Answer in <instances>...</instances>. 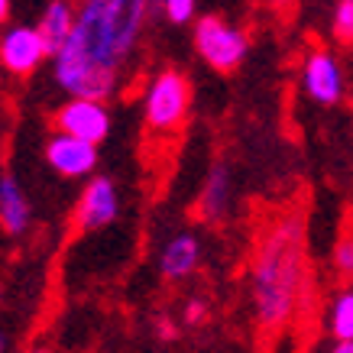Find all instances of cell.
<instances>
[{"instance_id": "obj_1", "label": "cell", "mask_w": 353, "mask_h": 353, "mask_svg": "<svg viewBox=\"0 0 353 353\" xmlns=\"http://www.w3.org/2000/svg\"><path fill=\"white\" fill-rule=\"evenodd\" d=\"M152 0H78L75 26L52 55V78L68 97L110 101L137 59Z\"/></svg>"}, {"instance_id": "obj_2", "label": "cell", "mask_w": 353, "mask_h": 353, "mask_svg": "<svg viewBox=\"0 0 353 353\" xmlns=\"http://www.w3.org/2000/svg\"><path fill=\"white\" fill-rule=\"evenodd\" d=\"M308 289L305 217L299 211L279 214L263 230L250 263V305L259 327L279 331L301 311Z\"/></svg>"}, {"instance_id": "obj_3", "label": "cell", "mask_w": 353, "mask_h": 353, "mask_svg": "<svg viewBox=\"0 0 353 353\" xmlns=\"http://www.w3.org/2000/svg\"><path fill=\"white\" fill-rule=\"evenodd\" d=\"M192 110V81L179 68H162L150 78L143 94V120L152 133H175L182 130Z\"/></svg>"}, {"instance_id": "obj_4", "label": "cell", "mask_w": 353, "mask_h": 353, "mask_svg": "<svg viewBox=\"0 0 353 353\" xmlns=\"http://www.w3.org/2000/svg\"><path fill=\"white\" fill-rule=\"evenodd\" d=\"M194 49L214 72H234L250 52V36L224 17L208 13L194 23Z\"/></svg>"}, {"instance_id": "obj_5", "label": "cell", "mask_w": 353, "mask_h": 353, "mask_svg": "<svg viewBox=\"0 0 353 353\" xmlns=\"http://www.w3.org/2000/svg\"><path fill=\"white\" fill-rule=\"evenodd\" d=\"M301 91L321 108H331L343 97L347 81H343L341 59L331 49H311L305 55V62H301Z\"/></svg>"}, {"instance_id": "obj_6", "label": "cell", "mask_w": 353, "mask_h": 353, "mask_svg": "<svg viewBox=\"0 0 353 353\" xmlns=\"http://www.w3.org/2000/svg\"><path fill=\"white\" fill-rule=\"evenodd\" d=\"M55 130L72 133V137L91 139V143H104L110 133V108L108 101H94V97H68L59 114H55Z\"/></svg>"}, {"instance_id": "obj_7", "label": "cell", "mask_w": 353, "mask_h": 353, "mask_svg": "<svg viewBox=\"0 0 353 353\" xmlns=\"http://www.w3.org/2000/svg\"><path fill=\"white\" fill-rule=\"evenodd\" d=\"M49 59L39 26H10L0 36V65L10 75H32Z\"/></svg>"}, {"instance_id": "obj_8", "label": "cell", "mask_w": 353, "mask_h": 353, "mask_svg": "<svg viewBox=\"0 0 353 353\" xmlns=\"http://www.w3.org/2000/svg\"><path fill=\"white\" fill-rule=\"evenodd\" d=\"M46 162L65 179H88L97 169V143L55 130L46 143Z\"/></svg>"}, {"instance_id": "obj_9", "label": "cell", "mask_w": 353, "mask_h": 353, "mask_svg": "<svg viewBox=\"0 0 353 353\" xmlns=\"http://www.w3.org/2000/svg\"><path fill=\"white\" fill-rule=\"evenodd\" d=\"M120 214V194L114 179L97 175L85 185V192L75 204V224L78 230H101V227L114 224Z\"/></svg>"}, {"instance_id": "obj_10", "label": "cell", "mask_w": 353, "mask_h": 353, "mask_svg": "<svg viewBox=\"0 0 353 353\" xmlns=\"http://www.w3.org/2000/svg\"><path fill=\"white\" fill-rule=\"evenodd\" d=\"M201 256H204L201 240H198L194 234H179L162 246L159 269L169 282H179V279H188L194 269L201 266Z\"/></svg>"}, {"instance_id": "obj_11", "label": "cell", "mask_w": 353, "mask_h": 353, "mask_svg": "<svg viewBox=\"0 0 353 353\" xmlns=\"http://www.w3.org/2000/svg\"><path fill=\"white\" fill-rule=\"evenodd\" d=\"M32 221V208L26 192L20 188V182L13 175H0V227L7 234H23Z\"/></svg>"}, {"instance_id": "obj_12", "label": "cell", "mask_w": 353, "mask_h": 353, "mask_svg": "<svg viewBox=\"0 0 353 353\" xmlns=\"http://www.w3.org/2000/svg\"><path fill=\"white\" fill-rule=\"evenodd\" d=\"M36 26H39V32H43L49 59H52V55L65 46L72 26H75V3H68V0H49Z\"/></svg>"}, {"instance_id": "obj_13", "label": "cell", "mask_w": 353, "mask_h": 353, "mask_svg": "<svg viewBox=\"0 0 353 353\" xmlns=\"http://www.w3.org/2000/svg\"><path fill=\"white\" fill-rule=\"evenodd\" d=\"M227 208H230V172H227L224 162H217L211 175H208V182H204L198 211H201L208 224H217V221H224Z\"/></svg>"}, {"instance_id": "obj_14", "label": "cell", "mask_w": 353, "mask_h": 353, "mask_svg": "<svg viewBox=\"0 0 353 353\" xmlns=\"http://www.w3.org/2000/svg\"><path fill=\"white\" fill-rule=\"evenodd\" d=\"M327 331L334 341H353V289H343L327 308Z\"/></svg>"}, {"instance_id": "obj_15", "label": "cell", "mask_w": 353, "mask_h": 353, "mask_svg": "<svg viewBox=\"0 0 353 353\" xmlns=\"http://www.w3.org/2000/svg\"><path fill=\"white\" fill-rule=\"evenodd\" d=\"M152 3L172 26H188L198 17V0H152Z\"/></svg>"}, {"instance_id": "obj_16", "label": "cell", "mask_w": 353, "mask_h": 353, "mask_svg": "<svg viewBox=\"0 0 353 353\" xmlns=\"http://www.w3.org/2000/svg\"><path fill=\"white\" fill-rule=\"evenodd\" d=\"M331 32L343 46H353V0H337L331 13Z\"/></svg>"}, {"instance_id": "obj_17", "label": "cell", "mask_w": 353, "mask_h": 353, "mask_svg": "<svg viewBox=\"0 0 353 353\" xmlns=\"http://www.w3.org/2000/svg\"><path fill=\"white\" fill-rule=\"evenodd\" d=\"M334 269L343 279H353V234H347L341 243L334 246Z\"/></svg>"}, {"instance_id": "obj_18", "label": "cell", "mask_w": 353, "mask_h": 353, "mask_svg": "<svg viewBox=\"0 0 353 353\" xmlns=\"http://www.w3.org/2000/svg\"><path fill=\"white\" fill-rule=\"evenodd\" d=\"M208 318V305L201 299H192L185 305V324H201Z\"/></svg>"}, {"instance_id": "obj_19", "label": "cell", "mask_w": 353, "mask_h": 353, "mask_svg": "<svg viewBox=\"0 0 353 353\" xmlns=\"http://www.w3.org/2000/svg\"><path fill=\"white\" fill-rule=\"evenodd\" d=\"M159 337H162V341H175V324L159 321Z\"/></svg>"}, {"instance_id": "obj_20", "label": "cell", "mask_w": 353, "mask_h": 353, "mask_svg": "<svg viewBox=\"0 0 353 353\" xmlns=\"http://www.w3.org/2000/svg\"><path fill=\"white\" fill-rule=\"evenodd\" d=\"M331 353H353V341H337L331 347Z\"/></svg>"}, {"instance_id": "obj_21", "label": "cell", "mask_w": 353, "mask_h": 353, "mask_svg": "<svg viewBox=\"0 0 353 353\" xmlns=\"http://www.w3.org/2000/svg\"><path fill=\"white\" fill-rule=\"evenodd\" d=\"M10 7H13V0H0V23H7V17H10Z\"/></svg>"}, {"instance_id": "obj_22", "label": "cell", "mask_w": 353, "mask_h": 353, "mask_svg": "<svg viewBox=\"0 0 353 353\" xmlns=\"http://www.w3.org/2000/svg\"><path fill=\"white\" fill-rule=\"evenodd\" d=\"M0 353H7V337L0 334Z\"/></svg>"}, {"instance_id": "obj_23", "label": "cell", "mask_w": 353, "mask_h": 353, "mask_svg": "<svg viewBox=\"0 0 353 353\" xmlns=\"http://www.w3.org/2000/svg\"><path fill=\"white\" fill-rule=\"evenodd\" d=\"M36 353H49V350H36Z\"/></svg>"}]
</instances>
